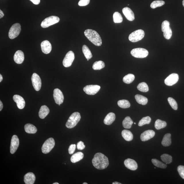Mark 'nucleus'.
Returning a JSON list of instances; mask_svg holds the SVG:
<instances>
[{"label": "nucleus", "mask_w": 184, "mask_h": 184, "mask_svg": "<svg viewBox=\"0 0 184 184\" xmlns=\"http://www.w3.org/2000/svg\"><path fill=\"white\" fill-rule=\"evenodd\" d=\"M92 163L96 168L100 170L106 168L109 165L108 158L101 153H97L94 155Z\"/></svg>", "instance_id": "obj_1"}, {"label": "nucleus", "mask_w": 184, "mask_h": 184, "mask_svg": "<svg viewBox=\"0 0 184 184\" xmlns=\"http://www.w3.org/2000/svg\"><path fill=\"white\" fill-rule=\"evenodd\" d=\"M86 37L94 45L100 46L102 44V39L98 33L91 29H87L84 32Z\"/></svg>", "instance_id": "obj_2"}, {"label": "nucleus", "mask_w": 184, "mask_h": 184, "mask_svg": "<svg viewBox=\"0 0 184 184\" xmlns=\"http://www.w3.org/2000/svg\"><path fill=\"white\" fill-rule=\"evenodd\" d=\"M81 116L79 113L74 112L69 117L66 123V127L68 128H73L77 125L81 119Z\"/></svg>", "instance_id": "obj_3"}, {"label": "nucleus", "mask_w": 184, "mask_h": 184, "mask_svg": "<svg viewBox=\"0 0 184 184\" xmlns=\"http://www.w3.org/2000/svg\"><path fill=\"white\" fill-rule=\"evenodd\" d=\"M145 36V32L144 30H139L132 33L129 36V40L133 42H136L141 40Z\"/></svg>", "instance_id": "obj_4"}, {"label": "nucleus", "mask_w": 184, "mask_h": 184, "mask_svg": "<svg viewBox=\"0 0 184 184\" xmlns=\"http://www.w3.org/2000/svg\"><path fill=\"white\" fill-rule=\"evenodd\" d=\"M60 19L59 17L55 16H50L47 18L42 22L41 26L43 28H47L51 25L59 22Z\"/></svg>", "instance_id": "obj_5"}, {"label": "nucleus", "mask_w": 184, "mask_h": 184, "mask_svg": "<svg viewBox=\"0 0 184 184\" xmlns=\"http://www.w3.org/2000/svg\"><path fill=\"white\" fill-rule=\"evenodd\" d=\"M55 142L53 138H50L45 141L42 147V151L43 154H47L50 152L53 148Z\"/></svg>", "instance_id": "obj_6"}, {"label": "nucleus", "mask_w": 184, "mask_h": 184, "mask_svg": "<svg viewBox=\"0 0 184 184\" xmlns=\"http://www.w3.org/2000/svg\"><path fill=\"white\" fill-rule=\"evenodd\" d=\"M131 54L133 57L137 58H143L146 57L148 55V51L144 48L134 49L131 51Z\"/></svg>", "instance_id": "obj_7"}, {"label": "nucleus", "mask_w": 184, "mask_h": 184, "mask_svg": "<svg viewBox=\"0 0 184 184\" xmlns=\"http://www.w3.org/2000/svg\"><path fill=\"white\" fill-rule=\"evenodd\" d=\"M21 31V26L19 23L14 24L11 27L9 32V37L11 39H13L19 35Z\"/></svg>", "instance_id": "obj_8"}, {"label": "nucleus", "mask_w": 184, "mask_h": 184, "mask_svg": "<svg viewBox=\"0 0 184 184\" xmlns=\"http://www.w3.org/2000/svg\"><path fill=\"white\" fill-rule=\"evenodd\" d=\"M75 58L74 53L70 51L66 54L63 61V65L65 67H70L72 65Z\"/></svg>", "instance_id": "obj_9"}, {"label": "nucleus", "mask_w": 184, "mask_h": 184, "mask_svg": "<svg viewBox=\"0 0 184 184\" xmlns=\"http://www.w3.org/2000/svg\"><path fill=\"white\" fill-rule=\"evenodd\" d=\"M101 87L98 85H88L83 88V90L87 94L94 95L99 92Z\"/></svg>", "instance_id": "obj_10"}, {"label": "nucleus", "mask_w": 184, "mask_h": 184, "mask_svg": "<svg viewBox=\"0 0 184 184\" xmlns=\"http://www.w3.org/2000/svg\"><path fill=\"white\" fill-rule=\"evenodd\" d=\"M31 80L34 90L37 91L40 90L41 88L42 82L39 76L37 73H34L32 75Z\"/></svg>", "instance_id": "obj_11"}, {"label": "nucleus", "mask_w": 184, "mask_h": 184, "mask_svg": "<svg viewBox=\"0 0 184 184\" xmlns=\"http://www.w3.org/2000/svg\"><path fill=\"white\" fill-rule=\"evenodd\" d=\"M179 79V75L177 74L172 73L165 79L164 82L166 85L172 86L177 82Z\"/></svg>", "instance_id": "obj_12"}, {"label": "nucleus", "mask_w": 184, "mask_h": 184, "mask_svg": "<svg viewBox=\"0 0 184 184\" xmlns=\"http://www.w3.org/2000/svg\"><path fill=\"white\" fill-rule=\"evenodd\" d=\"M53 97L57 104H61L63 103L64 97L63 92L59 89L56 88L54 90Z\"/></svg>", "instance_id": "obj_13"}, {"label": "nucleus", "mask_w": 184, "mask_h": 184, "mask_svg": "<svg viewBox=\"0 0 184 184\" xmlns=\"http://www.w3.org/2000/svg\"><path fill=\"white\" fill-rule=\"evenodd\" d=\"M19 145V140L17 136H13L11 142L10 151L11 154H14L17 150Z\"/></svg>", "instance_id": "obj_14"}, {"label": "nucleus", "mask_w": 184, "mask_h": 184, "mask_svg": "<svg viewBox=\"0 0 184 184\" xmlns=\"http://www.w3.org/2000/svg\"><path fill=\"white\" fill-rule=\"evenodd\" d=\"M155 135V132L152 130L146 131L141 134V140L143 142L148 141L154 137Z\"/></svg>", "instance_id": "obj_15"}, {"label": "nucleus", "mask_w": 184, "mask_h": 184, "mask_svg": "<svg viewBox=\"0 0 184 184\" xmlns=\"http://www.w3.org/2000/svg\"><path fill=\"white\" fill-rule=\"evenodd\" d=\"M124 164L127 168L132 171H135L137 169L138 165L135 160L127 158L124 161Z\"/></svg>", "instance_id": "obj_16"}, {"label": "nucleus", "mask_w": 184, "mask_h": 184, "mask_svg": "<svg viewBox=\"0 0 184 184\" xmlns=\"http://www.w3.org/2000/svg\"><path fill=\"white\" fill-rule=\"evenodd\" d=\"M13 100L17 104L18 108L20 109L24 108L25 105V102L23 97L19 95H15L13 96Z\"/></svg>", "instance_id": "obj_17"}, {"label": "nucleus", "mask_w": 184, "mask_h": 184, "mask_svg": "<svg viewBox=\"0 0 184 184\" xmlns=\"http://www.w3.org/2000/svg\"><path fill=\"white\" fill-rule=\"evenodd\" d=\"M41 47L42 51L45 54H49L52 50V45L50 42L47 40L41 42Z\"/></svg>", "instance_id": "obj_18"}, {"label": "nucleus", "mask_w": 184, "mask_h": 184, "mask_svg": "<svg viewBox=\"0 0 184 184\" xmlns=\"http://www.w3.org/2000/svg\"><path fill=\"white\" fill-rule=\"evenodd\" d=\"M123 12L124 15L126 17L127 19L129 21H132L135 19L134 14L133 12L130 8L128 7H125L123 9Z\"/></svg>", "instance_id": "obj_19"}, {"label": "nucleus", "mask_w": 184, "mask_h": 184, "mask_svg": "<svg viewBox=\"0 0 184 184\" xmlns=\"http://www.w3.org/2000/svg\"><path fill=\"white\" fill-rule=\"evenodd\" d=\"M14 60L16 63L20 64L22 63L24 60V55L23 52L20 50L17 51L14 54Z\"/></svg>", "instance_id": "obj_20"}, {"label": "nucleus", "mask_w": 184, "mask_h": 184, "mask_svg": "<svg viewBox=\"0 0 184 184\" xmlns=\"http://www.w3.org/2000/svg\"><path fill=\"white\" fill-rule=\"evenodd\" d=\"M36 180L35 175L33 173H27L24 176V181L26 184H33Z\"/></svg>", "instance_id": "obj_21"}, {"label": "nucleus", "mask_w": 184, "mask_h": 184, "mask_svg": "<svg viewBox=\"0 0 184 184\" xmlns=\"http://www.w3.org/2000/svg\"><path fill=\"white\" fill-rule=\"evenodd\" d=\"M116 116L115 114L113 113H110L107 115L105 118L104 123L105 124L110 125L113 123L115 120Z\"/></svg>", "instance_id": "obj_22"}, {"label": "nucleus", "mask_w": 184, "mask_h": 184, "mask_svg": "<svg viewBox=\"0 0 184 184\" xmlns=\"http://www.w3.org/2000/svg\"><path fill=\"white\" fill-rule=\"evenodd\" d=\"M50 113V110L46 105H42L41 107L39 113V117L44 119Z\"/></svg>", "instance_id": "obj_23"}, {"label": "nucleus", "mask_w": 184, "mask_h": 184, "mask_svg": "<svg viewBox=\"0 0 184 184\" xmlns=\"http://www.w3.org/2000/svg\"><path fill=\"white\" fill-rule=\"evenodd\" d=\"M84 156L82 152H78L73 155L71 158V161L73 163H75L82 159Z\"/></svg>", "instance_id": "obj_24"}, {"label": "nucleus", "mask_w": 184, "mask_h": 184, "mask_svg": "<svg viewBox=\"0 0 184 184\" xmlns=\"http://www.w3.org/2000/svg\"><path fill=\"white\" fill-rule=\"evenodd\" d=\"M24 129L25 132L29 134H34L37 132V128L34 125L31 124H27L25 125Z\"/></svg>", "instance_id": "obj_25"}, {"label": "nucleus", "mask_w": 184, "mask_h": 184, "mask_svg": "<svg viewBox=\"0 0 184 184\" xmlns=\"http://www.w3.org/2000/svg\"><path fill=\"white\" fill-rule=\"evenodd\" d=\"M121 134L124 139L127 141H131L133 137L132 132L128 130H123L122 131Z\"/></svg>", "instance_id": "obj_26"}, {"label": "nucleus", "mask_w": 184, "mask_h": 184, "mask_svg": "<svg viewBox=\"0 0 184 184\" xmlns=\"http://www.w3.org/2000/svg\"><path fill=\"white\" fill-rule=\"evenodd\" d=\"M162 144L164 146H169L172 143L171 141V135L170 133L166 134L164 136L162 141Z\"/></svg>", "instance_id": "obj_27"}, {"label": "nucleus", "mask_w": 184, "mask_h": 184, "mask_svg": "<svg viewBox=\"0 0 184 184\" xmlns=\"http://www.w3.org/2000/svg\"><path fill=\"white\" fill-rule=\"evenodd\" d=\"M135 97L137 102L142 105H146L148 101L147 98L141 95L136 94Z\"/></svg>", "instance_id": "obj_28"}, {"label": "nucleus", "mask_w": 184, "mask_h": 184, "mask_svg": "<svg viewBox=\"0 0 184 184\" xmlns=\"http://www.w3.org/2000/svg\"><path fill=\"white\" fill-rule=\"evenodd\" d=\"M133 123L132 120L130 117L127 116L125 118L123 122V127L126 129H130Z\"/></svg>", "instance_id": "obj_29"}, {"label": "nucleus", "mask_w": 184, "mask_h": 184, "mask_svg": "<svg viewBox=\"0 0 184 184\" xmlns=\"http://www.w3.org/2000/svg\"><path fill=\"white\" fill-rule=\"evenodd\" d=\"M82 51L84 54L87 59H90L92 57V55L90 49L86 45H83Z\"/></svg>", "instance_id": "obj_30"}, {"label": "nucleus", "mask_w": 184, "mask_h": 184, "mask_svg": "<svg viewBox=\"0 0 184 184\" xmlns=\"http://www.w3.org/2000/svg\"><path fill=\"white\" fill-rule=\"evenodd\" d=\"M105 64L104 62L102 61H96L92 65V68L94 70H100L104 68Z\"/></svg>", "instance_id": "obj_31"}, {"label": "nucleus", "mask_w": 184, "mask_h": 184, "mask_svg": "<svg viewBox=\"0 0 184 184\" xmlns=\"http://www.w3.org/2000/svg\"><path fill=\"white\" fill-rule=\"evenodd\" d=\"M166 125V122L160 119L156 120L155 123V127L157 130H160L161 129L164 128Z\"/></svg>", "instance_id": "obj_32"}, {"label": "nucleus", "mask_w": 184, "mask_h": 184, "mask_svg": "<svg viewBox=\"0 0 184 184\" xmlns=\"http://www.w3.org/2000/svg\"><path fill=\"white\" fill-rule=\"evenodd\" d=\"M118 106L123 109L128 108L130 106V103L128 100H122L118 102Z\"/></svg>", "instance_id": "obj_33"}, {"label": "nucleus", "mask_w": 184, "mask_h": 184, "mask_svg": "<svg viewBox=\"0 0 184 184\" xmlns=\"http://www.w3.org/2000/svg\"><path fill=\"white\" fill-rule=\"evenodd\" d=\"M135 76L132 74H129L125 75L123 78V81L127 84H130L132 83L135 79Z\"/></svg>", "instance_id": "obj_34"}, {"label": "nucleus", "mask_w": 184, "mask_h": 184, "mask_svg": "<svg viewBox=\"0 0 184 184\" xmlns=\"http://www.w3.org/2000/svg\"><path fill=\"white\" fill-rule=\"evenodd\" d=\"M113 18L115 23H121L123 21V18L121 14L118 12L114 13L113 16Z\"/></svg>", "instance_id": "obj_35"}, {"label": "nucleus", "mask_w": 184, "mask_h": 184, "mask_svg": "<svg viewBox=\"0 0 184 184\" xmlns=\"http://www.w3.org/2000/svg\"><path fill=\"white\" fill-rule=\"evenodd\" d=\"M138 90L142 92H147L149 91V87L147 84L142 82L139 84L137 86Z\"/></svg>", "instance_id": "obj_36"}, {"label": "nucleus", "mask_w": 184, "mask_h": 184, "mask_svg": "<svg viewBox=\"0 0 184 184\" xmlns=\"http://www.w3.org/2000/svg\"><path fill=\"white\" fill-rule=\"evenodd\" d=\"M161 159L166 164H170L172 161V156L167 154H164L161 156Z\"/></svg>", "instance_id": "obj_37"}, {"label": "nucleus", "mask_w": 184, "mask_h": 184, "mask_svg": "<svg viewBox=\"0 0 184 184\" xmlns=\"http://www.w3.org/2000/svg\"><path fill=\"white\" fill-rule=\"evenodd\" d=\"M152 162L155 166L162 168H165L167 167V165L165 164L160 161L156 159H152Z\"/></svg>", "instance_id": "obj_38"}, {"label": "nucleus", "mask_w": 184, "mask_h": 184, "mask_svg": "<svg viewBox=\"0 0 184 184\" xmlns=\"http://www.w3.org/2000/svg\"><path fill=\"white\" fill-rule=\"evenodd\" d=\"M151 121V118L149 116L146 117H143L140 120L138 123V125L139 126L141 127L146 124H149Z\"/></svg>", "instance_id": "obj_39"}, {"label": "nucleus", "mask_w": 184, "mask_h": 184, "mask_svg": "<svg viewBox=\"0 0 184 184\" xmlns=\"http://www.w3.org/2000/svg\"><path fill=\"white\" fill-rule=\"evenodd\" d=\"M165 3V2L162 1H154L151 3L150 7L152 9H155L162 6Z\"/></svg>", "instance_id": "obj_40"}, {"label": "nucleus", "mask_w": 184, "mask_h": 184, "mask_svg": "<svg viewBox=\"0 0 184 184\" xmlns=\"http://www.w3.org/2000/svg\"><path fill=\"white\" fill-rule=\"evenodd\" d=\"M168 101L169 104L172 108L175 110H177L178 109V104L176 100L171 97L168 98Z\"/></svg>", "instance_id": "obj_41"}, {"label": "nucleus", "mask_w": 184, "mask_h": 184, "mask_svg": "<svg viewBox=\"0 0 184 184\" xmlns=\"http://www.w3.org/2000/svg\"><path fill=\"white\" fill-rule=\"evenodd\" d=\"M172 35V30L170 27H169L163 32V36L167 40L170 39Z\"/></svg>", "instance_id": "obj_42"}, {"label": "nucleus", "mask_w": 184, "mask_h": 184, "mask_svg": "<svg viewBox=\"0 0 184 184\" xmlns=\"http://www.w3.org/2000/svg\"><path fill=\"white\" fill-rule=\"evenodd\" d=\"M170 25V23L167 21H165L163 22L162 24L161 30L162 32H164L167 28H168Z\"/></svg>", "instance_id": "obj_43"}, {"label": "nucleus", "mask_w": 184, "mask_h": 184, "mask_svg": "<svg viewBox=\"0 0 184 184\" xmlns=\"http://www.w3.org/2000/svg\"><path fill=\"white\" fill-rule=\"evenodd\" d=\"M177 170L181 177L184 179V166L180 165L177 168Z\"/></svg>", "instance_id": "obj_44"}, {"label": "nucleus", "mask_w": 184, "mask_h": 184, "mask_svg": "<svg viewBox=\"0 0 184 184\" xmlns=\"http://www.w3.org/2000/svg\"><path fill=\"white\" fill-rule=\"evenodd\" d=\"M90 0H80L78 3V5L80 6H84L89 4Z\"/></svg>", "instance_id": "obj_45"}, {"label": "nucleus", "mask_w": 184, "mask_h": 184, "mask_svg": "<svg viewBox=\"0 0 184 184\" xmlns=\"http://www.w3.org/2000/svg\"><path fill=\"white\" fill-rule=\"evenodd\" d=\"M75 144H71L69 147L68 149L69 154H72L74 152L76 149Z\"/></svg>", "instance_id": "obj_46"}, {"label": "nucleus", "mask_w": 184, "mask_h": 184, "mask_svg": "<svg viewBox=\"0 0 184 184\" xmlns=\"http://www.w3.org/2000/svg\"><path fill=\"white\" fill-rule=\"evenodd\" d=\"M85 145L83 142L80 141L77 144V148L79 150H83L85 148Z\"/></svg>", "instance_id": "obj_47"}, {"label": "nucleus", "mask_w": 184, "mask_h": 184, "mask_svg": "<svg viewBox=\"0 0 184 184\" xmlns=\"http://www.w3.org/2000/svg\"><path fill=\"white\" fill-rule=\"evenodd\" d=\"M34 4L37 5L40 2V0H30Z\"/></svg>", "instance_id": "obj_48"}, {"label": "nucleus", "mask_w": 184, "mask_h": 184, "mask_svg": "<svg viewBox=\"0 0 184 184\" xmlns=\"http://www.w3.org/2000/svg\"><path fill=\"white\" fill-rule=\"evenodd\" d=\"M4 16V14L3 13V12L1 10H0V18L1 19Z\"/></svg>", "instance_id": "obj_49"}, {"label": "nucleus", "mask_w": 184, "mask_h": 184, "mask_svg": "<svg viewBox=\"0 0 184 184\" xmlns=\"http://www.w3.org/2000/svg\"><path fill=\"white\" fill-rule=\"evenodd\" d=\"M3 107V104L1 101H0V111L2 110Z\"/></svg>", "instance_id": "obj_50"}, {"label": "nucleus", "mask_w": 184, "mask_h": 184, "mask_svg": "<svg viewBox=\"0 0 184 184\" xmlns=\"http://www.w3.org/2000/svg\"><path fill=\"white\" fill-rule=\"evenodd\" d=\"M3 77L1 75V74H0V82H1L3 81Z\"/></svg>", "instance_id": "obj_51"}, {"label": "nucleus", "mask_w": 184, "mask_h": 184, "mask_svg": "<svg viewBox=\"0 0 184 184\" xmlns=\"http://www.w3.org/2000/svg\"><path fill=\"white\" fill-rule=\"evenodd\" d=\"M113 184H121V183L117 182H115L113 183Z\"/></svg>", "instance_id": "obj_52"}, {"label": "nucleus", "mask_w": 184, "mask_h": 184, "mask_svg": "<svg viewBox=\"0 0 184 184\" xmlns=\"http://www.w3.org/2000/svg\"><path fill=\"white\" fill-rule=\"evenodd\" d=\"M53 184H59V183H53Z\"/></svg>", "instance_id": "obj_53"}, {"label": "nucleus", "mask_w": 184, "mask_h": 184, "mask_svg": "<svg viewBox=\"0 0 184 184\" xmlns=\"http://www.w3.org/2000/svg\"><path fill=\"white\" fill-rule=\"evenodd\" d=\"M183 6L184 7V0H183Z\"/></svg>", "instance_id": "obj_54"}, {"label": "nucleus", "mask_w": 184, "mask_h": 184, "mask_svg": "<svg viewBox=\"0 0 184 184\" xmlns=\"http://www.w3.org/2000/svg\"><path fill=\"white\" fill-rule=\"evenodd\" d=\"M83 184H88V183H83Z\"/></svg>", "instance_id": "obj_55"}, {"label": "nucleus", "mask_w": 184, "mask_h": 184, "mask_svg": "<svg viewBox=\"0 0 184 184\" xmlns=\"http://www.w3.org/2000/svg\"><path fill=\"white\" fill-rule=\"evenodd\" d=\"M87 61H89V59H87Z\"/></svg>", "instance_id": "obj_56"}, {"label": "nucleus", "mask_w": 184, "mask_h": 184, "mask_svg": "<svg viewBox=\"0 0 184 184\" xmlns=\"http://www.w3.org/2000/svg\"><path fill=\"white\" fill-rule=\"evenodd\" d=\"M134 124H136V123H134Z\"/></svg>", "instance_id": "obj_57"}, {"label": "nucleus", "mask_w": 184, "mask_h": 184, "mask_svg": "<svg viewBox=\"0 0 184 184\" xmlns=\"http://www.w3.org/2000/svg\"><path fill=\"white\" fill-rule=\"evenodd\" d=\"M58 105H59V106H60V105H61V104H58Z\"/></svg>", "instance_id": "obj_58"}]
</instances>
